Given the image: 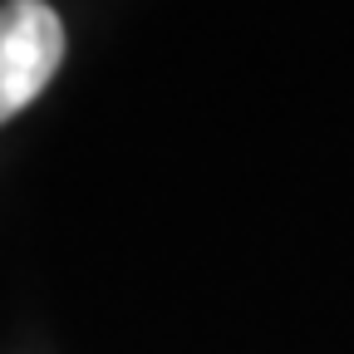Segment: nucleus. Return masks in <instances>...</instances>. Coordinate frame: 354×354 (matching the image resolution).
Wrapping results in <instances>:
<instances>
[{
	"label": "nucleus",
	"mask_w": 354,
	"mask_h": 354,
	"mask_svg": "<svg viewBox=\"0 0 354 354\" xmlns=\"http://www.w3.org/2000/svg\"><path fill=\"white\" fill-rule=\"evenodd\" d=\"M64 64V25L44 0H6L0 6V123L39 99Z\"/></svg>",
	"instance_id": "obj_1"
}]
</instances>
